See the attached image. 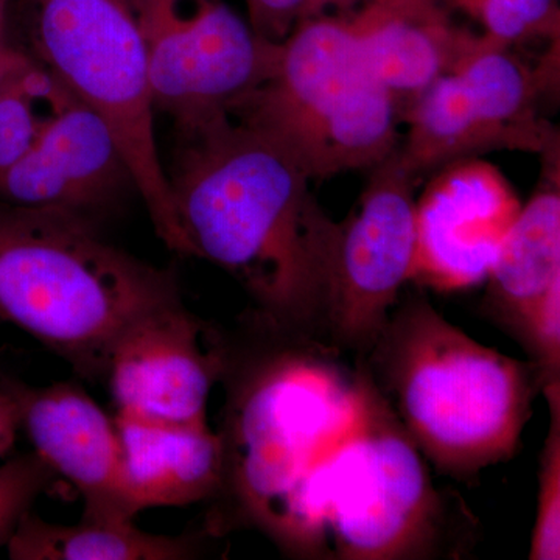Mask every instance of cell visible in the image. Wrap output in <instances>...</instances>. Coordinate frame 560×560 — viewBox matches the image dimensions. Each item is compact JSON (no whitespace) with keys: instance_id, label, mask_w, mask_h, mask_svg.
<instances>
[{"instance_id":"cell-12","label":"cell","mask_w":560,"mask_h":560,"mask_svg":"<svg viewBox=\"0 0 560 560\" xmlns=\"http://www.w3.org/2000/svg\"><path fill=\"white\" fill-rule=\"evenodd\" d=\"M25 430L55 477L73 486L84 501V517L135 521L124 452L116 420L90 394L72 383L33 388L7 382Z\"/></svg>"},{"instance_id":"cell-5","label":"cell","mask_w":560,"mask_h":560,"mask_svg":"<svg viewBox=\"0 0 560 560\" xmlns=\"http://www.w3.org/2000/svg\"><path fill=\"white\" fill-rule=\"evenodd\" d=\"M355 381V416L305 493L300 558H440L451 514L427 459L360 363Z\"/></svg>"},{"instance_id":"cell-4","label":"cell","mask_w":560,"mask_h":560,"mask_svg":"<svg viewBox=\"0 0 560 560\" xmlns=\"http://www.w3.org/2000/svg\"><path fill=\"white\" fill-rule=\"evenodd\" d=\"M171 271L103 241L91 220L0 202V319L86 377L147 313L179 302Z\"/></svg>"},{"instance_id":"cell-26","label":"cell","mask_w":560,"mask_h":560,"mask_svg":"<svg viewBox=\"0 0 560 560\" xmlns=\"http://www.w3.org/2000/svg\"><path fill=\"white\" fill-rule=\"evenodd\" d=\"M447 2H448V0H447Z\"/></svg>"},{"instance_id":"cell-15","label":"cell","mask_w":560,"mask_h":560,"mask_svg":"<svg viewBox=\"0 0 560 560\" xmlns=\"http://www.w3.org/2000/svg\"><path fill=\"white\" fill-rule=\"evenodd\" d=\"M539 187L504 238L482 313L518 345L541 311L560 300V154L547 158Z\"/></svg>"},{"instance_id":"cell-1","label":"cell","mask_w":560,"mask_h":560,"mask_svg":"<svg viewBox=\"0 0 560 560\" xmlns=\"http://www.w3.org/2000/svg\"><path fill=\"white\" fill-rule=\"evenodd\" d=\"M179 140L167 175L186 256L237 280L260 323L324 345L337 221L312 180L275 139L234 116Z\"/></svg>"},{"instance_id":"cell-6","label":"cell","mask_w":560,"mask_h":560,"mask_svg":"<svg viewBox=\"0 0 560 560\" xmlns=\"http://www.w3.org/2000/svg\"><path fill=\"white\" fill-rule=\"evenodd\" d=\"M232 116L275 139L311 180L370 171L400 145L399 108L346 13L298 22L271 75Z\"/></svg>"},{"instance_id":"cell-24","label":"cell","mask_w":560,"mask_h":560,"mask_svg":"<svg viewBox=\"0 0 560 560\" xmlns=\"http://www.w3.org/2000/svg\"><path fill=\"white\" fill-rule=\"evenodd\" d=\"M22 51L10 49L5 43L0 44V84L5 79L7 73L13 68L14 62L20 60Z\"/></svg>"},{"instance_id":"cell-14","label":"cell","mask_w":560,"mask_h":560,"mask_svg":"<svg viewBox=\"0 0 560 560\" xmlns=\"http://www.w3.org/2000/svg\"><path fill=\"white\" fill-rule=\"evenodd\" d=\"M350 25L368 65L405 110L447 73L467 31L448 14L447 0H357Z\"/></svg>"},{"instance_id":"cell-20","label":"cell","mask_w":560,"mask_h":560,"mask_svg":"<svg viewBox=\"0 0 560 560\" xmlns=\"http://www.w3.org/2000/svg\"><path fill=\"white\" fill-rule=\"evenodd\" d=\"M550 410V427L540 452L536 522L529 560L560 559V383L541 389Z\"/></svg>"},{"instance_id":"cell-21","label":"cell","mask_w":560,"mask_h":560,"mask_svg":"<svg viewBox=\"0 0 560 560\" xmlns=\"http://www.w3.org/2000/svg\"><path fill=\"white\" fill-rule=\"evenodd\" d=\"M55 474L35 453L0 466V548L7 547L22 517L49 488Z\"/></svg>"},{"instance_id":"cell-23","label":"cell","mask_w":560,"mask_h":560,"mask_svg":"<svg viewBox=\"0 0 560 560\" xmlns=\"http://www.w3.org/2000/svg\"><path fill=\"white\" fill-rule=\"evenodd\" d=\"M20 430V408L16 399L7 385H2L0 386V458L11 451Z\"/></svg>"},{"instance_id":"cell-2","label":"cell","mask_w":560,"mask_h":560,"mask_svg":"<svg viewBox=\"0 0 560 560\" xmlns=\"http://www.w3.org/2000/svg\"><path fill=\"white\" fill-rule=\"evenodd\" d=\"M253 327L249 345L223 340V481L212 528L259 530L300 558L305 493L355 416V372L341 371L330 360L337 350L320 342L254 318Z\"/></svg>"},{"instance_id":"cell-9","label":"cell","mask_w":560,"mask_h":560,"mask_svg":"<svg viewBox=\"0 0 560 560\" xmlns=\"http://www.w3.org/2000/svg\"><path fill=\"white\" fill-rule=\"evenodd\" d=\"M355 208L337 221L329 270L324 345L366 355L400 291L411 282L416 256L418 176L399 147L370 168Z\"/></svg>"},{"instance_id":"cell-3","label":"cell","mask_w":560,"mask_h":560,"mask_svg":"<svg viewBox=\"0 0 560 560\" xmlns=\"http://www.w3.org/2000/svg\"><path fill=\"white\" fill-rule=\"evenodd\" d=\"M357 360L423 458L455 478L514 456L544 388L530 361L474 340L422 296L397 302Z\"/></svg>"},{"instance_id":"cell-18","label":"cell","mask_w":560,"mask_h":560,"mask_svg":"<svg viewBox=\"0 0 560 560\" xmlns=\"http://www.w3.org/2000/svg\"><path fill=\"white\" fill-rule=\"evenodd\" d=\"M72 98L49 69L21 54L0 84V178L38 143Z\"/></svg>"},{"instance_id":"cell-11","label":"cell","mask_w":560,"mask_h":560,"mask_svg":"<svg viewBox=\"0 0 560 560\" xmlns=\"http://www.w3.org/2000/svg\"><path fill=\"white\" fill-rule=\"evenodd\" d=\"M223 371V340L183 302L147 313L109 353L105 377L117 412L167 422H208Z\"/></svg>"},{"instance_id":"cell-25","label":"cell","mask_w":560,"mask_h":560,"mask_svg":"<svg viewBox=\"0 0 560 560\" xmlns=\"http://www.w3.org/2000/svg\"><path fill=\"white\" fill-rule=\"evenodd\" d=\"M10 0H0V44L3 43V25H5L7 10H9Z\"/></svg>"},{"instance_id":"cell-10","label":"cell","mask_w":560,"mask_h":560,"mask_svg":"<svg viewBox=\"0 0 560 560\" xmlns=\"http://www.w3.org/2000/svg\"><path fill=\"white\" fill-rule=\"evenodd\" d=\"M416 198L411 282L438 293L482 285L523 202L490 162L470 158L431 173Z\"/></svg>"},{"instance_id":"cell-13","label":"cell","mask_w":560,"mask_h":560,"mask_svg":"<svg viewBox=\"0 0 560 560\" xmlns=\"http://www.w3.org/2000/svg\"><path fill=\"white\" fill-rule=\"evenodd\" d=\"M136 190L130 167L108 124L77 101L0 178V202L58 210L91 220Z\"/></svg>"},{"instance_id":"cell-7","label":"cell","mask_w":560,"mask_h":560,"mask_svg":"<svg viewBox=\"0 0 560 560\" xmlns=\"http://www.w3.org/2000/svg\"><path fill=\"white\" fill-rule=\"evenodd\" d=\"M35 60L108 124L158 237L186 256L162 164L149 61L131 0H31Z\"/></svg>"},{"instance_id":"cell-22","label":"cell","mask_w":560,"mask_h":560,"mask_svg":"<svg viewBox=\"0 0 560 560\" xmlns=\"http://www.w3.org/2000/svg\"><path fill=\"white\" fill-rule=\"evenodd\" d=\"M246 20L260 38L280 43L298 22L323 11L327 3L341 2L350 5L353 0H243Z\"/></svg>"},{"instance_id":"cell-8","label":"cell","mask_w":560,"mask_h":560,"mask_svg":"<svg viewBox=\"0 0 560 560\" xmlns=\"http://www.w3.org/2000/svg\"><path fill=\"white\" fill-rule=\"evenodd\" d=\"M145 43L154 109L179 139L230 117L267 81L279 43L224 0H131Z\"/></svg>"},{"instance_id":"cell-19","label":"cell","mask_w":560,"mask_h":560,"mask_svg":"<svg viewBox=\"0 0 560 560\" xmlns=\"http://www.w3.org/2000/svg\"><path fill=\"white\" fill-rule=\"evenodd\" d=\"M482 28L485 38L514 47L533 40L559 44V0H448Z\"/></svg>"},{"instance_id":"cell-17","label":"cell","mask_w":560,"mask_h":560,"mask_svg":"<svg viewBox=\"0 0 560 560\" xmlns=\"http://www.w3.org/2000/svg\"><path fill=\"white\" fill-rule=\"evenodd\" d=\"M13 560H183L194 558L184 537L151 534L127 518H81L75 525L25 514L7 544Z\"/></svg>"},{"instance_id":"cell-16","label":"cell","mask_w":560,"mask_h":560,"mask_svg":"<svg viewBox=\"0 0 560 560\" xmlns=\"http://www.w3.org/2000/svg\"><path fill=\"white\" fill-rule=\"evenodd\" d=\"M132 511L184 508L219 495L223 444L208 422H167L116 412Z\"/></svg>"}]
</instances>
